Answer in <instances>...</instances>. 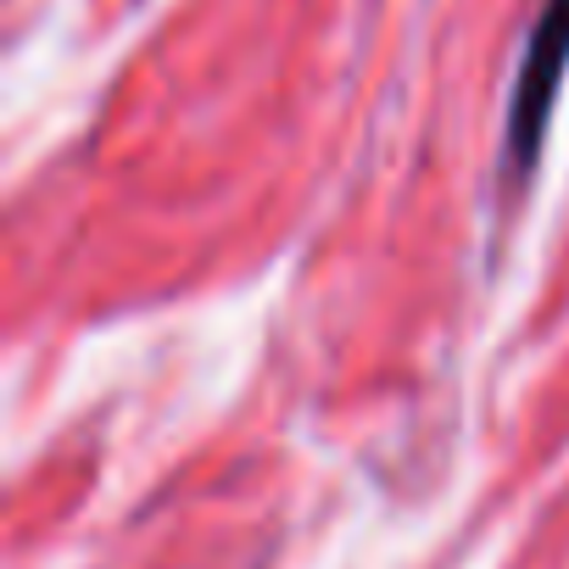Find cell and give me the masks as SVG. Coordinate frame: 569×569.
I'll list each match as a JSON object with an SVG mask.
<instances>
[{"label":"cell","mask_w":569,"mask_h":569,"mask_svg":"<svg viewBox=\"0 0 569 569\" xmlns=\"http://www.w3.org/2000/svg\"><path fill=\"white\" fill-rule=\"evenodd\" d=\"M563 73H569V0H541L536 23L525 34V57H519L513 96H508V129H502V179L513 190L541 162L547 123L563 96Z\"/></svg>","instance_id":"obj_1"}]
</instances>
